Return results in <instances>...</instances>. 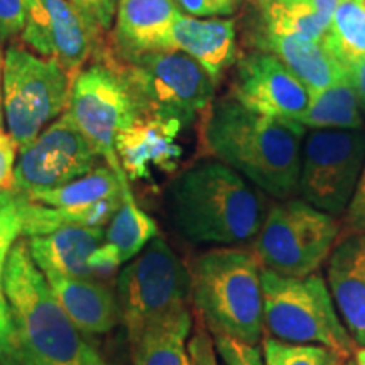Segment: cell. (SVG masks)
<instances>
[{"label": "cell", "instance_id": "obj_16", "mask_svg": "<svg viewBox=\"0 0 365 365\" xmlns=\"http://www.w3.org/2000/svg\"><path fill=\"white\" fill-rule=\"evenodd\" d=\"M327 282L354 344L365 346V235L350 230L327 261Z\"/></svg>", "mask_w": 365, "mask_h": 365}, {"label": "cell", "instance_id": "obj_21", "mask_svg": "<svg viewBox=\"0 0 365 365\" xmlns=\"http://www.w3.org/2000/svg\"><path fill=\"white\" fill-rule=\"evenodd\" d=\"M48 16V33L53 46V59L70 80L81 71L93 53L98 33L66 0H41Z\"/></svg>", "mask_w": 365, "mask_h": 365}, {"label": "cell", "instance_id": "obj_29", "mask_svg": "<svg viewBox=\"0 0 365 365\" xmlns=\"http://www.w3.org/2000/svg\"><path fill=\"white\" fill-rule=\"evenodd\" d=\"M323 46L341 66L365 58V0H341L331 16Z\"/></svg>", "mask_w": 365, "mask_h": 365}, {"label": "cell", "instance_id": "obj_38", "mask_svg": "<svg viewBox=\"0 0 365 365\" xmlns=\"http://www.w3.org/2000/svg\"><path fill=\"white\" fill-rule=\"evenodd\" d=\"M120 255H118L117 249L113 247L112 244L105 242V244L100 245V247L91 254L88 266L93 272V276H98V274H107L113 272L115 269L120 266Z\"/></svg>", "mask_w": 365, "mask_h": 365}, {"label": "cell", "instance_id": "obj_6", "mask_svg": "<svg viewBox=\"0 0 365 365\" xmlns=\"http://www.w3.org/2000/svg\"><path fill=\"white\" fill-rule=\"evenodd\" d=\"M190 269L159 235L118 276V312L129 344L149 327L190 309Z\"/></svg>", "mask_w": 365, "mask_h": 365}, {"label": "cell", "instance_id": "obj_7", "mask_svg": "<svg viewBox=\"0 0 365 365\" xmlns=\"http://www.w3.org/2000/svg\"><path fill=\"white\" fill-rule=\"evenodd\" d=\"M70 88V76L53 58L39 56L24 44L9 46L4 54V120L19 150L65 113Z\"/></svg>", "mask_w": 365, "mask_h": 365}, {"label": "cell", "instance_id": "obj_33", "mask_svg": "<svg viewBox=\"0 0 365 365\" xmlns=\"http://www.w3.org/2000/svg\"><path fill=\"white\" fill-rule=\"evenodd\" d=\"M80 14H83L98 33H107L113 27L118 0H66Z\"/></svg>", "mask_w": 365, "mask_h": 365}, {"label": "cell", "instance_id": "obj_31", "mask_svg": "<svg viewBox=\"0 0 365 365\" xmlns=\"http://www.w3.org/2000/svg\"><path fill=\"white\" fill-rule=\"evenodd\" d=\"M217 354L225 365H266L262 350L257 345L228 339V336H213Z\"/></svg>", "mask_w": 365, "mask_h": 365}, {"label": "cell", "instance_id": "obj_28", "mask_svg": "<svg viewBox=\"0 0 365 365\" xmlns=\"http://www.w3.org/2000/svg\"><path fill=\"white\" fill-rule=\"evenodd\" d=\"M130 182L125 175H118L108 164H100L88 175L75 180L61 188L43 191L29 196V202L46 205V207H81L115 198L122 195L124 185Z\"/></svg>", "mask_w": 365, "mask_h": 365}, {"label": "cell", "instance_id": "obj_24", "mask_svg": "<svg viewBox=\"0 0 365 365\" xmlns=\"http://www.w3.org/2000/svg\"><path fill=\"white\" fill-rule=\"evenodd\" d=\"M22 237V195L0 191V365H19L16 330L4 287L9 254Z\"/></svg>", "mask_w": 365, "mask_h": 365}, {"label": "cell", "instance_id": "obj_20", "mask_svg": "<svg viewBox=\"0 0 365 365\" xmlns=\"http://www.w3.org/2000/svg\"><path fill=\"white\" fill-rule=\"evenodd\" d=\"M105 240L103 227H61L27 239V249L41 272L71 277H95L88 266L91 254Z\"/></svg>", "mask_w": 365, "mask_h": 365}, {"label": "cell", "instance_id": "obj_35", "mask_svg": "<svg viewBox=\"0 0 365 365\" xmlns=\"http://www.w3.org/2000/svg\"><path fill=\"white\" fill-rule=\"evenodd\" d=\"M188 349L193 365H218L215 344L210 336L208 328L202 322L198 323L195 335L188 341Z\"/></svg>", "mask_w": 365, "mask_h": 365}, {"label": "cell", "instance_id": "obj_27", "mask_svg": "<svg viewBox=\"0 0 365 365\" xmlns=\"http://www.w3.org/2000/svg\"><path fill=\"white\" fill-rule=\"evenodd\" d=\"M158 235L156 222L135 203L130 182H127L122 190L120 207L105 232V240L117 249L122 262H129L143 252L149 242Z\"/></svg>", "mask_w": 365, "mask_h": 365}, {"label": "cell", "instance_id": "obj_26", "mask_svg": "<svg viewBox=\"0 0 365 365\" xmlns=\"http://www.w3.org/2000/svg\"><path fill=\"white\" fill-rule=\"evenodd\" d=\"M257 29L272 34H293L322 43L330 19L314 11L309 0H252Z\"/></svg>", "mask_w": 365, "mask_h": 365}, {"label": "cell", "instance_id": "obj_23", "mask_svg": "<svg viewBox=\"0 0 365 365\" xmlns=\"http://www.w3.org/2000/svg\"><path fill=\"white\" fill-rule=\"evenodd\" d=\"M122 203V195L81 207H46L22 196V237L44 235L61 227H105Z\"/></svg>", "mask_w": 365, "mask_h": 365}, {"label": "cell", "instance_id": "obj_22", "mask_svg": "<svg viewBox=\"0 0 365 365\" xmlns=\"http://www.w3.org/2000/svg\"><path fill=\"white\" fill-rule=\"evenodd\" d=\"M191 328L190 309L149 327L130 344L134 365H193L188 349Z\"/></svg>", "mask_w": 365, "mask_h": 365}, {"label": "cell", "instance_id": "obj_5", "mask_svg": "<svg viewBox=\"0 0 365 365\" xmlns=\"http://www.w3.org/2000/svg\"><path fill=\"white\" fill-rule=\"evenodd\" d=\"M264 330L289 344L322 345L350 357L355 344L341 322L325 277L279 276L261 269Z\"/></svg>", "mask_w": 365, "mask_h": 365}, {"label": "cell", "instance_id": "obj_2", "mask_svg": "<svg viewBox=\"0 0 365 365\" xmlns=\"http://www.w3.org/2000/svg\"><path fill=\"white\" fill-rule=\"evenodd\" d=\"M166 205L185 239L223 247L255 239L269 212L262 191L218 159L181 171L168 186Z\"/></svg>", "mask_w": 365, "mask_h": 365}, {"label": "cell", "instance_id": "obj_1", "mask_svg": "<svg viewBox=\"0 0 365 365\" xmlns=\"http://www.w3.org/2000/svg\"><path fill=\"white\" fill-rule=\"evenodd\" d=\"M307 127L267 117L222 97L205 108L202 137L207 153L277 200L298 191Z\"/></svg>", "mask_w": 365, "mask_h": 365}, {"label": "cell", "instance_id": "obj_39", "mask_svg": "<svg viewBox=\"0 0 365 365\" xmlns=\"http://www.w3.org/2000/svg\"><path fill=\"white\" fill-rule=\"evenodd\" d=\"M349 78L357 93L362 115H365V58L349 66Z\"/></svg>", "mask_w": 365, "mask_h": 365}, {"label": "cell", "instance_id": "obj_42", "mask_svg": "<svg viewBox=\"0 0 365 365\" xmlns=\"http://www.w3.org/2000/svg\"><path fill=\"white\" fill-rule=\"evenodd\" d=\"M355 365H365V346H359L355 350Z\"/></svg>", "mask_w": 365, "mask_h": 365}, {"label": "cell", "instance_id": "obj_14", "mask_svg": "<svg viewBox=\"0 0 365 365\" xmlns=\"http://www.w3.org/2000/svg\"><path fill=\"white\" fill-rule=\"evenodd\" d=\"M182 127L173 118L137 115L115 143L118 163L127 180H150L154 171H175L182 153L178 144Z\"/></svg>", "mask_w": 365, "mask_h": 365}, {"label": "cell", "instance_id": "obj_15", "mask_svg": "<svg viewBox=\"0 0 365 365\" xmlns=\"http://www.w3.org/2000/svg\"><path fill=\"white\" fill-rule=\"evenodd\" d=\"M180 14L175 0H118L112 33L118 61L173 51V27Z\"/></svg>", "mask_w": 365, "mask_h": 365}, {"label": "cell", "instance_id": "obj_19", "mask_svg": "<svg viewBox=\"0 0 365 365\" xmlns=\"http://www.w3.org/2000/svg\"><path fill=\"white\" fill-rule=\"evenodd\" d=\"M173 43L178 51L198 61L215 83L237 61V24L230 17L198 19L180 14L173 27Z\"/></svg>", "mask_w": 365, "mask_h": 365}, {"label": "cell", "instance_id": "obj_34", "mask_svg": "<svg viewBox=\"0 0 365 365\" xmlns=\"http://www.w3.org/2000/svg\"><path fill=\"white\" fill-rule=\"evenodd\" d=\"M26 14L27 0H0V41L21 38Z\"/></svg>", "mask_w": 365, "mask_h": 365}, {"label": "cell", "instance_id": "obj_41", "mask_svg": "<svg viewBox=\"0 0 365 365\" xmlns=\"http://www.w3.org/2000/svg\"><path fill=\"white\" fill-rule=\"evenodd\" d=\"M2 78H4V53L0 49V130H4V103H2Z\"/></svg>", "mask_w": 365, "mask_h": 365}, {"label": "cell", "instance_id": "obj_10", "mask_svg": "<svg viewBox=\"0 0 365 365\" xmlns=\"http://www.w3.org/2000/svg\"><path fill=\"white\" fill-rule=\"evenodd\" d=\"M98 156L118 175H125L118 163L115 143L125 127L139 115L135 100L117 66L91 65L71 80L66 110Z\"/></svg>", "mask_w": 365, "mask_h": 365}, {"label": "cell", "instance_id": "obj_3", "mask_svg": "<svg viewBox=\"0 0 365 365\" xmlns=\"http://www.w3.org/2000/svg\"><path fill=\"white\" fill-rule=\"evenodd\" d=\"M4 287L16 330L19 365H98L102 357L59 307L26 239L9 254Z\"/></svg>", "mask_w": 365, "mask_h": 365}, {"label": "cell", "instance_id": "obj_40", "mask_svg": "<svg viewBox=\"0 0 365 365\" xmlns=\"http://www.w3.org/2000/svg\"><path fill=\"white\" fill-rule=\"evenodd\" d=\"M341 0H309V4L314 7V11L318 14H322L323 17H327V19L331 21V16L333 12H335V9L340 6Z\"/></svg>", "mask_w": 365, "mask_h": 365}, {"label": "cell", "instance_id": "obj_8", "mask_svg": "<svg viewBox=\"0 0 365 365\" xmlns=\"http://www.w3.org/2000/svg\"><path fill=\"white\" fill-rule=\"evenodd\" d=\"M340 239V223L304 200H281L267 212L254 242L261 269L279 276L318 272Z\"/></svg>", "mask_w": 365, "mask_h": 365}, {"label": "cell", "instance_id": "obj_36", "mask_svg": "<svg viewBox=\"0 0 365 365\" xmlns=\"http://www.w3.org/2000/svg\"><path fill=\"white\" fill-rule=\"evenodd\" d=\"M19 145L12 135L0 130V191L14 190V173H16V156Z\"/></svg>", "mask_w": 365, "mask_h": 365}, {"label": "cell", "instance_id": "obj_17", "mask_svg": "<svg viewBox=\"0 0 365 365\" xmlns=\"http://www.w3.org/2000/svg\"><path fill=\"white\" fill-rule=\"evenodd\" d=\"M59 307L81 333L102 335L115 328L120 319L118 301L110 289L95 277H71L43 272Z\"/></svg>", "mask_w": 365, "mask_h": 365}, {"label": "cell", "instance_id": "obj_32", "mask_svg": "<svg viewBox=\"0 0 365 365\" xmlns=\"http://www.w3.org/2000/svg\"><path fill=\"white\" fill-rule=\"evenodd\" d=\"M181 14L198 17V19H213V17H232L239 12L244 0H175Z\"/></svg>", "mask_w": 365, "mask_h": 365}, {"label": "cell", "instance_id": "obj_25", "mask_svg": "<svg viewBox=\"0 0 365 365\" xmlns=\"http://www.w3.org/2000/svg\"><path fill=\"white\" fill-rule=\"evenodd\" d=\"M298 122L312 130H362L364 115L349 76L312 93L308 108Z\"/></svg>", "mask_w": 365, "mask_h": 365}, {"label": "cell", "instance_id": "obj_4", "mask_svg": "<svg viewBox=\"0 0 365 365\" xmlns=\"http://www.w3.org/2000/svg\"><path fill=\"white\" fill-rule=\"evenodd\" d=\"M191 301L213 336L257 345L264 333L261 264L254 250L217 247L190 266Z\"/></svg>", "mask_w": 365, "mask_h": 365}, {"label": "cell", "instance_id": "obj_37", "mask_svg": "<svg viewBox=\"0 0 365 365\" xmlns=\"http://www.w3.org/2000/svg\"><path fill=\"white\" fill-rule=\"evenodd\" d=\"M345 220L350 230L365 235V166L359 178L352 200L345 210Z\"/></svg>", "mask_w": 365, "mask_h": 365}, {"label": "cell", "instance_id": "obj_18", "mask_svg": "<svg viewBox=\"0 0 365 365\" xmlns=\"http://www.w3.org/2000/svg\"><path fill=\"white\" fill-rule=\"evenodd\" d=\"M252 43L257 51L271 53L279 58L296 78L307 86L309 93L325 90L349 76V70L327 51L323 43L259 29L252 36Z\"/></svg>", "mask_w": 365, "mask_h": 365}, {"label": "cell", "instance_id": "obj_9", "mask_svg": "<svg viewBox=\"0 0 365 365\" xmlns=\"http://www.w3.org/2000/svg\"><path fill=\"white\" fill-rule=\"evenodd\" d=\"M139 115L173 118L190 125L213 102L215 81L186 53L159 51L118 66Z\"/></svg>", "mask_w": 365, "mask_h": 365}, {"label": "cell", "instance_id": "obj_43", "mask_svg": "<svg viewBox=\"0 0 365 365\" xmlns=\"http://www.w3.org/2000/svg\"><path fill=\"white\" fill-rule=\"evenodd\" d=\"M98 365H110V364H107V362H105V360H102V362H100Z\"/></svg>", "mask_w": 365, "mask_h": 365}, {"label": "cell", "instance_id": "obj_11", "mask_svg": "<svg viewBox=\"0 0 365 365\" xmlns=\"http://www.w3.org/2000/svg\"><path fill=\"white\" fill-rule=\"evenodd\" d=\"M365 166L364 130H312L301 150L298 191L330 215L349 207Z\"/></svg>", "mask_w": 365, "mask_h": 365}, {"label": "cell", "instance_id": "obj_13", "mask_svg": "<svg viewBox=\"0 0 365 365\" xmlns=\"http://www.w3.org/2000/svg\"><path fill=\"white\" fill-rule=\"evenodd\" d=\"M230 97L262 115L298 122L312 93L279 58L254 51L237 61Z\"/></svg>", "mask_w": 365, "mask_h": 365}, {"label": "cell", "instance_id": "obj_30", "mask_svg": "<svg viewBox=\"0 0 365 365\" xmlns=\"http://www.w3.org/2000/svg\"><path fill=\"white\" fill-rule=\"evenodd\" d=\"M262 355L266 365H340L344 359L327 346L289 344L272 336L264 339Z\"/></svg>", "mask_w": 365, "mask_h": 365}, {"label": "cell", "instance_id": "obj_12", "mask_svg": "<svg viewBox=\"0 0 365 365\" xmlns=\"http://www.w3.org/2000/svg\"><path fill=\"white\" fill-rule=\"evenodd\" d=\"M98 153L65 112L21 149L14 191L26 198L80 180L100 166Z\"/></svg>", "mask_w": 365, "mask_h": 365}]
</instances>
